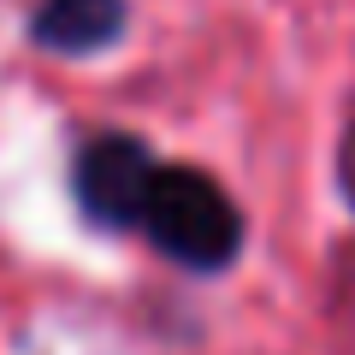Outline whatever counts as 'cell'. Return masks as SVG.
<instances>
[{
    "instance_id": "7a4b0ae2",
    "label": "cell",
    "mask_w": 355,
    "mask_h": 355,
    "mask_svg": "<svg viewBox=\"0 0 355 355\" xmlns=\"http://www.w3.org/2000/svg\"><path fill=\"white\" fill-rule=\"evenodd\" d=\"M154 154L142 148L137 137H95L77 148L71 166V184H77V202H83L89 219L101 225H142V202L154 190Z\"/></svg>"
},
{
    "instance_id": "6da1fadb",
    "label": "cell",
    "mask_w": 355,
    "mask_h": 355,
    "mask_svg": "<svg viewBox=\"0 0 355 355\" xmlns=\"http://www.w3.org/2000/svg\"><path fill=\"white\" fill-rule=\"evenodd\" d=\"M142 231L166 261L190 272H219L243 249V214L225 190L196 166H160L142 202Z\"/></svg>"
},
{
    "instance_id": "3957f363",
    "label": "cell",
    "mask_w": 355,
    "mask_h": 355,
    "mask_svg": "<svg viewBox=\"0 0 355 355\" xmlns=\"http://www.w3.org/2000/svg\"><path fill=\"white\" fill-rule=\"evenodd\" d=\"M125 30V0H42L30 18V36L48 53H89L119 42Z\"/></svg>"
}]
</instances>
